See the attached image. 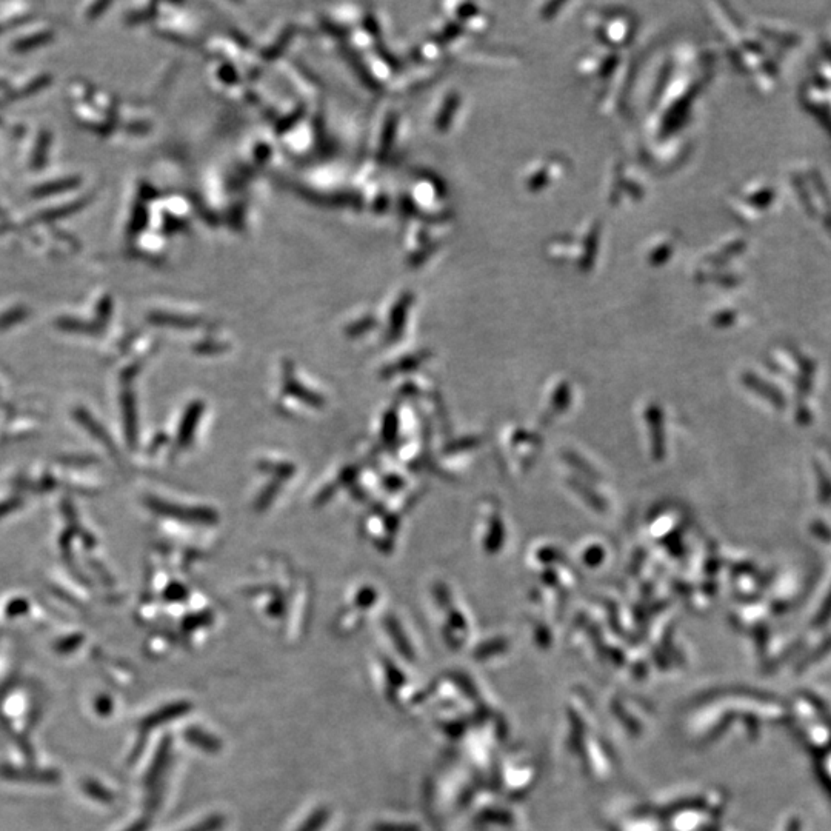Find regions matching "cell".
Here are the masks:
<instances>
[{
	"label": "cell",
	"instance_id": "cell-1",
	"mask_svg": "<svg viewBox=\"0 0 831 831\" xmlns=\"http://www.w3.org/2000/svg\"><path fill=\"white\" fill-rule=\"evenodd\" d=\"M831 613V595L828 596L827 604L824 605V610L821 611V619H827Z\"/></svg>",
	"mask_w": 831,
	"mask_h": 831
}]
</instances>
